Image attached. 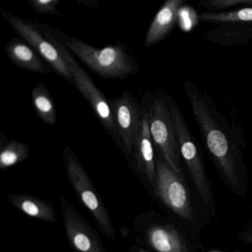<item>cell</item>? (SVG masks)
<instances>
[{
  "instance_id": "cell-1",
  "label": "cell",
  "mask_w": 252,
  "mask_h": 252,
  "mask_svg": "<svg viewBox=\"0 0 252 252\" xmlns=\"http://www.w3.org/2000/svg\"><path fill=\"white\" fill-rule=\"evenodd\" d=\"M183 85L208 153L228 183L238 187L244 138L238 129L228 125L207 91H200L190 81Z\"/></svg>"
},
{
  "instance_id": "cell-2",
  "label": "cell",
  "mask_w": 252,
  "mask_h": 252,
  "mask_svg": "<svg viewBox=\"0 0 252 252\" xmlns=\"http://www.w3.org/2000/svg\"><path fill=\"white\" fill-rule=\"evenodd\" d=\"M59 40L94 73L104 79H125L137 72L135 60L120 45L98 49L76 37H64V42Z\"/></svg>"
},
{
  "instance_id": "cell-3",
  "label": "cell",
  "mask_w": 252,
  "mask_h": 252,
  "mask_svg": "<svg viewBox=\"0 0 252 252\" xmlns=\"http://www.w3.org/2000/svg\"><path fill=\"white\" fill-rule=\"evenodd\" d=\"M63 156L69 181L76 194L95 218L101 233L108 238L115 239L114 227L110 215L85 168L68 147L64 148Z\"/></svg>"
},
{
  "instance_id": "cell-4",
  "label": "cell",
  "mask_w": 252,
  "mask_h": 252,
  "mask_svg": "<svg viewBox=\"0 0 252 252\" xmlns=\"http://www.w3.org/2000/svg\"><path fill=\"white\" fill-rule=\"evenodd\" d=\"M199 21L218 26L205 34L211 42L224 46L241 45L252 39V7L225 12L202 11Z\"/></svg>"
},
{
  "instance_id": "cell-5",
  "label": "cell",
  "mask_w": 252,
  "mask_h": 252,
  "mask_svg": "<svg viewBox=\"0 0 252 252\" xmlns=\"http://www.w3.org/2000/svg\"><path fill=\"white\" fill-rule=\"evenodd\" d=\"M1 14L13 30L39 54L59 76L69 82H73L68 65L59 49L55 38L46 26H44L45 29L39 31L33 23L22 20L14 14L6 11H2Z\"/></svg>"
},
{
  "instance_id": "cell-6",
  "label": "cell",
  "mask_w": 252,
  "mask_h": 252,
  "mask_svg": "<svg viewBox=\"0 0 252 252\" xmlns=\"http://www.w3.org/2000/svg\"><path fill=\"white\" fill-rule=\"evenodd\" d=\"M147 112L153 144L160 152L163 160L173 170L181 174V153L169 100L155 98Z\"/></svg>"
},
{
  "instance_id": "cell-7",
  "label": "cell",
  "mask_w": 252,
  "mask_h": 252,
  "mask_svg": "<svg viewBox=\"0 0 252 252\" xmlns=\"http://www.w3.org/2000/svg\"><path fill=\"white\" fill-rule=\"evenodd\" d=\"M52 35L54 36L53 33ZM54 38L63 58L65 60L70 69L73 83L91 104L95 114L102 123L103 126L108 131L113 139L119 141V143H122L116 127L111 105L109 104L102 93L97 88L89 75L75 60L73 56L70 54V51L55 36Z\"/></svg>"
},
{
  "instance_id": "cell-8",
  "label": "cell",
  "mask_w": 252,
  "mask_h": 252,
  "mask_svg": "<svg viewBox=\"0 0 252 252\" xmlns=\"http://www.w3.org/2000/svg\"><path fill=\"white\" fill-rule=\"evenodd\" d=\"M169 103L176 129L181 157L188 167L199 193L203 200L208 203L210 200V191L198 146L178 104L172 98L169 100Z\"/></svg>"
},
{
  "instance_id": "cell-9",
  "label": "cell",
  "mask_w": 252,
  "mask_h": 252,
  "mask_svg": "<svg viewBox=\"0 0 252 252\" xmlns=\"http://www.w3.org/2000/svg\"><path fill=\"white\" fill-rule=\"evenodd\" d=\"M156 187L162 201L177 215L191 220L194 218L188 191L181 174L161 159L156 160Z\"/></svg>"
},
{
  "instance_id": "cell-10",
  "label": "cell",
  "mask_w": 252,
  "mask_h": 252,
  "mask_svg": "<svg viewBox=\"0 0 252 252\" xmlns=\"http://www.w3.org/2000/svg\"><path fill=\"white\" fill-rule=\"evenodd\" d=\"M62 212L66 235L77 252H105L95 230L80 214L62 196Z\"/></svg>"
},
{
  "instance_id": "cell-11",
  "label": "cell",
  "mask_w": 252,
  "mask_h": 252,
  "mask_svg": "<svg viewBox=\"0 0 252 252\" xmlns=\"http://www.w3.org/2000/svg\"><path fill=\"white\" fill-rule=\"evenodd\" d=\"M112 110L121 142L127 153H132L142 117L141 111L132 94L125 92L111 102Z\"/></svg>"
},
{
  "instance_id": "cell-12",
  "label": "cell",
  "mask_w": 252,
  "mask_h": 252,
  "mask_svg": "<svg viewBox=\"0 0 252 252\" xmlns=\"http://www.w3.org/2000/svg\"><path fill=\"white\" fill-rule=\"evenodd\" d=\"M184 2V0H167L162 5L147 31L146 48L157 45L170 33L178 22L179 11Z\"/></svg>"
},
{
  "instance_id": "cell-13",
  "label": "cell",
  "mask_w": 252,
  "mask_h": 252,
  "mask_svg": "<svg viewBox=\"0 0 252 252\" xmlns=\"http://www.w3.org/2000/svg\"><path fill=\"white\" fill-rule=\"evenodd\" d=\"M138 166L153 185H156V161L155 160L153 141L150 133L147 110H143L139 130L134 144Z\"/></svg>"
},
{
  "instance_id": "cell-14",
  "label": "cell",
  "mask_w": 252,
  "mask_h": 252,
  "mask_svg": "<svg viewBox=\"0 0 252 252\" xmlns=\"http://www.w3.org/2000/svg\"><path fill=\"white\" fill-rule=\"evenodd\" d=\"M8 200L16 209L31 218L45 222L57 221L55 209L52 205L42 199L29 194L12 193L8 196Z\"/></svg>"
},
{
  "instance_id": "cell-15",
  "label": "cell",
  "mask_w": 252,
  "mask_h": 252,
  "mask_svg": "<svg viewBox=\"0 0 252 252\" xmlns=\"http://www.w3.org/2000/svg\"><path fill=\"white\" fill-rule=\"evenodd\" d=\"M147 241L158 252H189L180 233L171 225H153L147 231Z\"/></svg>"
},
{
  "instance_id": "cell-16",
  "label": "cell",
  "mask_w": 252,
  "mask_h": 252,
  "mask_svg": "<svg viewBox=\"0 0 252 252\" xmlns=\"http://www.w3.org/2000/svg\"><path fill=\"white\" fill-rule=\"evenodd\" d=\"M6 52L10 60L22 68L40 74L49 72L37 53L20 39L11 40L7 45Z\"/></svg>"
},
{
  "instance_id": "cell-17",
  "label": "cell",
  "mask_w": 252,
  "mask_h": 252,
  "mask_svg": "<svg viewBox=\"0 0 252 252\" xmlns=\"http://www.w3.org/2000/svg\"><path fill=\"white\" fill-rule=\"evenodd\" d=\"M32 100L39 117L48 125H55L57 121L55 105L49 92L43 84H39L33 89Z\"/></svg>"
},
{
  "instance_id": "cell-18",
  "label": "cell",
  "mask_w": 252,
  "mask_h": 252,
  "mask_svg": "<svg viewBox=\"0 0 252 252\" xmlns=\"http://www.w3.org/2000/svg\"><path fill=\"white\" fill-rule=\"evenodd\" d=\"M30 154V147L19 141H11L0 152V169H8L26 160Z\"/></svg>"
},
{
  "instance_id": "cell-19",
  "label": "cell",
  "mask_w": 252,
  "mask_h": 252,
  "mask_svg": "<svg viewBox=\"0 0 252 252\" xmlns=\"http://www.w3.org/2000/svg\"><path fill=\"white\" fill-rule=\"evenodd\" d=\"M200 7L206 8L208 12L219 13L252 7V0H202Z\"/></svg>"
},
{
  "instance_id": "cell-20",
  "label": "cell",
  "mask_w": 252,
  "mask_h": 252,
  "mask_svg": "<svg viewBox=\"0 0 252 252\" xmlns=\"http://www.w3.org/2000/svg\"><path fill=\"white\" fill-rule=\"evenodd\" d=\"M60 0H30L29 3L36 12L47 15H59L57 5L60 3Z\"/></svg>"
},
{
  "instance_id": "cell-21",
  "label": "cell",
  "mask_w": 252,
  "mask_h": 252,
  "mask_svg": "<svg viewBox=\"0 0 252 252\" xmlns=\"http://www.w3.org/2000/svg\"><path fill=\"white\" fill-rule=\"evenodd\" d=\"M245 240H246V242H248V243H252V232L248 234L247 237L245 238Z\"/></svg>"
},
{
  "instance_id": "cell-22",
  "label": "cell",
  "mask_w": 252,
  "mask_h": 252,
  "mask_svg": "<svg viewBox=\"0 0 252 252\" xmlns=\"http://www.w3.org/2000/svg\"><path fill=\"white\" fill-rule=\"evenodd\" d=\"M138 252H147V251L143 250V249H139V250H138Z\"/></svg>"
}]
</instances>
